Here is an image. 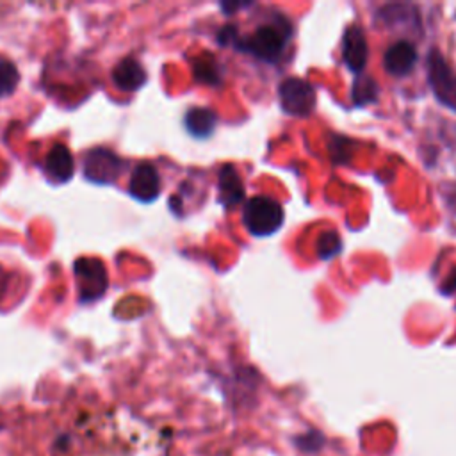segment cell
Wrapping results in <instances>:
<instances>
[{
  "instance_id": "6da1fadb",
  "label": "cell",
  "mask_w": 456,
  "mask_h": 456,
  "mask_svg": "<svg viewBox=\"0 0 456 456\" xmlns=\"http://www.w3.org/2000/svg\"><path fill=\"white\" fill-rule=\"evenodd\" d=\"M242 219L246 228L253 235L267 237L280 230L283 223V208L278 201L271 198L255 196L249 201H246L242 210Z\"/></svg>"
},
{
  "instance_id": "7a4b0ae2",
  "label": "cell",
  "mask_w": 456,
  "mask_h": 456,
  "mask_svg": "<svg viewBox=\"0 0 456 456\" xmlns=\"http://www.w3.org/2000/svg\"><path fill=\"white\" fill-rule=\"evenodd\" d=\"M73 273L78 283L82 301H94L102 297L109 285L105 264L94 256H82L73 262Z\"/></svg>"
},
{
  "instance_id": "3957f363",
  "label": "cell",
  "mask_w": 456,
  "mask_h": 456,
  "mask_svg": "<svg viewBox=\"0 0 456 456\" xmlns=\"http://www.w3.org/2000/svg\"><path fill=\"white\" fill-rule=\"evenodd\" d=\"M428 78L436 100L456 112V75L438 50L429 52Z\"/></svg>"
},
{
  "instance_id": "277c9868",
  "label": "cell",
  "mask_w": 456,
  "mask_h": 456,
  "mask_svg": "<svg viewBox=\"0 0 456 456\" xmlns=\"http://www.w3.org/2000/svg\"><path fill=\"white\" fill-rule=\"evenodd\" d=\"M281 109L292 116H308L315 107V89L310 82L290 77L280 84L278 89Z\"/></svg>"
},
{
  "instance_id": "5b68a950",
  "label": "cell",
  "mask_w": 456,
  "mask_h": 456,
  "mask_svg": "<svg viewBox=\"0 0 456 456\" xmlns=\"http://www.w3.org/2000/svg\"><path fill=\"white\" fill-rule=\"evenodd\" d=\"M242 50L264 61H276L285 46V32L278 27L265 25L256 28L249 37L235 41Z\"/></svg>"
},
{
  "instance_id": "8992f818",
  "label": "cell",
  "mask_w": 456,
  "mask_h": 456,
  "mask_svg": "<svg viewBox=\"0 0 456 456\" xmlns=\"http://www.w3.org/2000/svg\"><path fill=\"white\" fill-rule=\"evenodd\" d=\"M123 167V160L107 148L89 150L84 159V175L94 183H112Z\"/></svg>"
},
{
  "instance_id": "52a82bcc",
  "label": "cell",
  "mask_w": 456,
  "mask_h": 456,
  "mask_svg": "<svg viewBox=\"0 0 456 456\" xmlns=\"http://www.w3.org/2000/svg\"><path fill=\"white\" fill-rule=\"evenodd\" d=\"M128 192L132 198L150 203L160 194V178L153 164L150 162H139L132 175L128 183Z\"/></svg>"
},
{
  "instance_id": "ba28073f",
  "label": "cell",
  "mask_w": 456,
  "mask_h": 456,
  "mask_svg": "<svg viewBox=\"0 0 456 456\" xmlns=\"http://www.w3.org/2000/svg\"><path fill=\"white\" fill-rule=\"evenodd\" d=\"M367 41L363 32L358 27H351L344 34V45H342V57L346 66L360 73L367 64Z\"/></svg>"
},
{
  "instance_id": "9c48e42d",
  "label": "cell",
  "mask_w": 456,
  "mask_h": 456,
  "mask_svg": "<svg viewBox=\"0 0 456 456\" xmlns=\"http://www.w3.org/2000/svg\"><path fill=\"white\" fill-rule=\"evenodd\" d=\"M45 173L52 182L64 183L73 176V157L68 146L57 142L45 160Z\"/></svg>"
},
{
  "instance_id": "30bf717a",
  "label": "cell",
  "mask_w": 456,
  "mask_h": 456,
  "mask_svg": "<svg viewBox=\"0 0 456 456\" xmlns=\"http://www.w3.org/2000/svg\"><path fill=\"white\" fill-rule=\"evenodd\" d=\"M415 61H417V52H415L413 45L408 41H399L387 50L383 64L390 75L401 77V75H406L413 68Z\"/></svg>"
},
{
  "instance_id": "8fae6325",
  "label": "cell",
  "mask_w": 456,
  "mask_h": 456,
  "mask_svg": "<svg viewBox=\"0 0 456 456\" xmlns=\"http://www.w3.org/2000/svg\"><path fill=\"white\" fill-rule=\"evenodd\" d=\"M112 80L123 91H137L146 82V73L135 59L126 57L116 64L112 71Z\"/></svg>"
},
{
  "instance_id": "7c38bea8",
  "label": "cell",
  "mask_w": 456,
  "mask_h": 456,
  "mask_svg": "<svg viewBox=\"0 0 456 456\" xmlns=\"http://www.w3.org/2000/svg\"><path fill=\"white\" fill-rule=\"evenodd\" d=\"M219 192H221V201L224 205L239 203L244 196L242 182L232 166H224L219 173Z\"/></svg>"
},
{
  "instance_id": "4fadbf2b",
  "label": "cell",
  "mask_w": 456,
  "mask_h": 456,
  "mask_svg": "<svg viewBox=\"0 0 456 456\" xmlns=\"http://www.w3.org/2000/svg\"><path fill=\"white\" fill-rule=\"evenodd\" d=\"M216 114L205 107H194L185 114V126L194 137H207L216 126Z\"/></svg>"
},
{
  "instance_id": "5bb4252c",
  "label": "cell",
  "mask_w": 456,
  "mask_h": 456,
  "mask_svg": "<svg viewBox=\"0 0 456 456\" xmlns=\"http://www.w3.org/2000/svg\"><path fill=\"white\" fill-rule=\"evenodd\" d=\"M18 82H20V73H18L14 62H11L7 57L0 55V98L14 93Z\"/></svg>"
},
{
  "instance_id": "9a60e30c",
  "label": "cell",
  "mask_w": 456,
  "mask_h": 456,
  "mask_svg": "<svg viewBox=\"0 0 456 456\" xmlns=\"http://www.w3.org/2000/svg\"><path fill=\"white\" fill-rule=\"evenodd\" d=\"M317 251L321 258H331L340 251V237L335 232H324L319 237Z\"/></svg>"
},
{
  "instance_id": "2e32d148",
  "label": "cell",
  "mask_w": 456,
  "mask_h": 456,
  "mask_svg": "<svg viewBox=\"0 0 456 456\" xmlns=\"http://www.w3.org/2000/svg\"><path fill=\"white\" fill-rule=\"evenodd\" d=\"M378 94V89H376V84L363 77V80H356L354 82V87H353V98L356 103H367V102H372Z\"/></svg>"
},
{
  "instance_id": "e0dca14e",
  "label": "cell",
  "mask_w": 456,
  "mask_h": 456,
  "mask_svg": "<svg viewBox=\"0 0 456 456\" xmlns=\"http://www.w3.org/2000/svg\"><path fill=\"white\" fill-rule=\"evenodd\" d=\"M194 75L198 80L201 82H207V84H216L219 80V75H217V66L212 59H201L196 62L194 66Z\"/></svg>"
}]
</instances>
